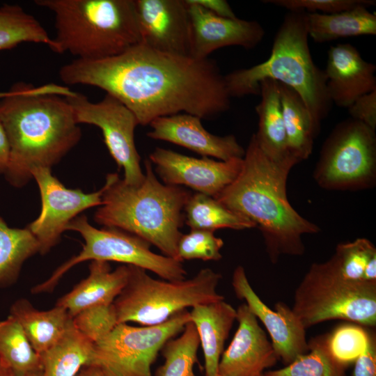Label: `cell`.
<instances>
[{"mask_svg":"<svg viewBox=\"0 0 376 376\" xmlns=\"http://www.w3.org/2000/svg\"><path fill=\"white\" fill-rule=\"evenodd\" d=\"M58 74L65 84L104 90L143 126L181 112L210 119L230 107L224 75L214 61L166 54L141 43L109 58H75Z\"/></svg>","mask_w":376,"mask_h":376,"instance_id":"obj_1","label":"cell"},{"mask_svg":"<svg viewBox=\"0 0 376 376\" xmlns=\"http://www.w3.org/2000/svg\"><path fill=\"white\" fill-rule=\"evenodd\" d=\"M75 91L49 84L34 86L18 82L0 99V123L10 146L4 173L21 188L39 167L51 169L79 141L81 131L65 97Z\"/></svg>","mask_w":376,"mask_h":376,"instance_id":"obj_2","label":"cell"},{"mask_svg":"<svg viewBox=\"0 0 376 376\" xmlns=\"http://www.w3.org/2000/svg\"><path fill=\"white\" fill-rule=\"evenodd\" d=\"M298 162L292 158L275 161L251 136L235 179L214 198L251 221L264 239L267 256L276 263L283 255L305 252L304 235L320 231L318 225L299 214L287 196V180Z\"/></svg>","mask_w":376,"mask_h":376,"instance_id":"obj_3","label":"cell"},{"mask_svg":"<svg viewBox=\"0 0 376 376\" xmlns=\"http://www.w3.org/2000/svg\"><path fill=\"white\" fill-rule=\"evenodd\" d=\"M144 164V178L137 186L126 184L116 173L107 174L102 205L95 212L94 220L104 227L136 235L155 246L164 256L178 260L184 207L191 193L162 183L151 162L146 159Z\"/></svg>","mask_w":376,"mask_h":376,"instance_id":"obj_4","label":"cell"},{"mask_svg":"<svg viewBox=\"0 0 376 376\" xmlns=\"http://www.w3.org/2000/svg\"><path fill=\"white\" fill-rule=\"evenodd\" d=\"M307 13L288 11L274 38L269 56L249 68L224 75L230 97L260 95V83L272 79L295 90L303 100L315 127L329 115L330 100L324 70L313 61L308 45Z\"/></svg>","mask_w":376,"mask_h":376,"instance_id":"obj_5","label":"cell"},{"mask_svg":"<svg viewBox=\"0 0 376 376\" xmlns=\"http://www.w3.org/2000/svg\"><path fill=\"white\" fill-rule=\"evenodd\" d=\"M54 14L56 52L99 60L141 43L134 0H37Z\"/></svg>","mask_w":376,"mask_h":376,"instance_id":"obj_6","label":"cell"},{"mask_svg":"<svg viewBox=\"0 0 376 376\" xmlns=\"http://www.w3.org/2000/svg\"><path fill=\"white\" fill-rule=\"evenodd\" d=\"M128 267L127 283L113 303L118 324H159L187 308L224 299L217 292L222 276L212 269H202L190 279L168 281L153 279L141 267Z\"/></svg>","mask_w":376,"mask_h":376,"instance_id":"obj_7","label":"cell"},{"mask_svg":"<svg viewBox=\"0 0 376 376\" xmlns=\"http://www.w3.org/2000/svg\"><path fill=\"white\" fill-rule=\"evenodd\" d=\"M293 313L306 329L331 320L376 324V282L347 280L330 258L314 263L295 290Z\"/></svg>","mask_w":376,"mask_h":376,"instance_id":"obj_8","label":"cell"},{"mask_svg":"<svg viewBox=\"0 0 376 376\" xmlns=\"http://www.w3.org/2000/svg\"><path fill=\"white\" fill-rule=\"evenodd\" d=\"M66 230L76 231L81 235L84 240L81 251L58 267L47 280L33 287V293L53 290L68 270L86 260L113 261L133 265L168 281L186 279L187 273L182 262L152 252L151 244L136 235L116 228H96L84 214L73 219Z\"/></svg>","mask_w":376,"mask_h":376,"instance_id":"obj_9","label":"cell"},{"mask_svg":"<svg viewBox=\"0 0 376 376\" xmlns=\"http://www.w3.org/2000/svg\"><path fill=\"white\" fill-rule=\"evenodd\" d=\"M313 178L331 191H360L376 183L375 130L353 118L338 123L322 144Z\"/></svg>","mask_w":376,"mask_h":376,"instance_id":"obj_10","label":"cell"},{"mask_svg":"<svg viewBox=\"0 0 376 376\" xmlns=\"http://www.w3.org/2000/svg\"><path fill=\"white\" fill-rule=\"evenodd\" d=\"M190 321L189 311L185 310L159 324H118L94 343L89 365L99 367L105 376H153L151 366L158 353Z\"/></svg>","mask_w":376,"mask_h":376,"instance_id":"obj_11","label":"cell"},{"mask_svg":"<svg viewBox=\"0 0 376 376\" xmlns=\"http://www.w3.org/2000/svg\"><path fill=\"white\" fill-rule=\"evenodd\" d=\"M65 97L77 124L93 125L101 130L110 155L118 167L124 170L123 181L129 185H139L144 173L134 143V130L139 125L134 114L117 98L107 93L97 102H92L77 92Z\"/></svg>","mask_w":376,"mask_h":376,"instance_id":"obj_12","label":"cell"},{"mask_svg":"<svg viewBox=\"0 0 376 376\" xmlns=\"http://www.w3.org/2000/svg\"><path fill=\"white\" fill-rule=\"evenodd\" d=\"M31 174L39 188L41 210L26 227L39 243V253L44 255L58 243L68 224L79 214L102 205L103 187L92 193L68 189L52 175L49 168H36Z\"/></svg>","mask_w":376,"mask_h":376,"instance_id":"obj_13","label":"cell"},{"mask_svg":"<svg viewBox=\"0 0 376 376\" xmlns=\"http://www.w3.org/2000/svg\"><path fill=\"white\" fill-rule=\"evenodd\" d=\"M149 160L155 165V171L164 184L184 185L197 193L215 197L235 179L243 158L217 161L156 148L150 154Z\"/></svg>","mask_w":376,"mask_h":376,"instance_id":"obj_14","label":"cell"},{"mask_svg":"<svg viewBox=\"0 0 376 376\" xmlns=\"http://www.w3.org/2000/svg\"><path fill=\"white\" fill-rule=\"evenodd\" d=\"M232 286L237 298L245 301L266 328L279 360L287 366L309 351L306 329L292 308L281 301L275 304V310L267 306L252 288L241 265L233 271Z\"/></svg>","mask_w":376,"mask_h":376,"instance_id":"obj_15","label":"cell"},{"mask_svg":"<svg viewBox=\"0 0 376 376\" xmlns=\"http://www.w3.org/2000/svg\"><path fill=\"white\" fill-rule=\"evenodd\" d=\"M134 3L141 44L166 54L190 56L191 23L186 0H134Z\"/></svg>","mask_w":376,"mask_h":376,"instance_id":"obj_16","label":"cell"},{"mask_svg":"<svg viewBox=\"0 0 376 376\" xmlns=\"http://www.w3.org/2000/svg\"><path fill=\"white\" fill-rule=\"evenodd\" d=\"M186 1L191 23L190 56L194 58H207L214 51L229 46L253 49L265 36L264 28L256 20L219 17L192 0Z\"/></svg>","mask_w":376,"mask_h":376,"instance_id":"obj_17","label":"cell"},{"mask_svg":"<svg viewBox=\"0 0 376 376\" xmlns=\"http://www.w3.org/2000/svg\"><path fill=\"white\" fill-rule=\"evenodd\" d=\"M238 327L218 367L221 376H260L279 358L257 318L244 303L236 309Z\"/></svg>","mask_w":376,"mask_h":376,"instance_id":"obj_18","label":"cell"},{"mask_svg":"<svg viewBox=\"0 0 376 376\" xmlns=\"http://www.w3.org/2000/svg\"><path fill=\"white\" fill-rule=\"evenodd\" d=\"M149 125V138L182 146L203 157L228 161L243 158L245 154V149L234 135L221 136L211 134L196 116L180 113L157 118Z\"/></svg>","mask_w":376,"mask_h":376,"instance_id":"obj_19","label":"cell"},{"mask_svg":"<svg viewBox=\"0 0 376 376\" xmlns=\"http://www.w3.org/2000/svg\"><path fill=\"white\" fill-rule=\"evenodd\" d=\"M327 87L333 104L347 108L376 90V65L365 61L351 44L331 46L327 52Z\"/></svg>","mask_w":376,"mask_h":376,"instance_id":"obj_20","label":"cell"},{"mask_svg":"<svg viewBox=\"0 0 376 376\" xmlns=\"http://www.w3.org/2000/svg\"><path fill=\"white\" fill-rule=\"evenodd\" d=\"M128 276L127 265L112 270L109 262L92 260L88 276L61 297L56 305L65 308L73 318L86 308L113 304L126 285Z\"/></svg>","mask_w":376,"mask_h":376,"instance_id":"obj_21","label":"cell"},{"mask_svg":"<svg viewBox=\"0 0 376 376\" xmlns=\"http://www.w3.org/2000/svg\"><path fill=\"white\" fill-rule=\"evenodd\" d=\"M189 315L203 350L205 376H215L225 341L236 320V309L224 299L195 306Z\"/></svg>","mask_w":376,"mask_h":376,"instance_id":"obj_22","label":"cell"},{"mask_svg":"<svg viewBox=\"0 0 376 376\" xmlns=\"http://www.w3.org/2000/svg\"><path fill=\"white\" fill-rule=\"evenodd\" d=\"M260 95V100L255 108L258 128L254 135L258 146L275 161L294 159L288 150L278 81L272 79L261 81Z\"/></svg>","mask_w":376,"mask_h":376,"instance_id":"obj_23","label":"cell"},{"mask_svg":"<svg viewBox=\"0 0 376 376\" xmlns=\"http://www.w3.org/2000/svg\"><path fill=\"white\" fill-rule=\"evenodd\" d=\"M10 315L22 326L34 350L40 354L52 346L72 323V317L62 306L39 311L26 299L14 302Z\"/></svg>","mask_w":376,"mask_h":376,"instance_id":"obj_24","label":"cell"},{"mask_svg":"<svg viewBox=\"0 0 376 376\" xmlns=\"http://www.w3.org/2000/svg\"><path fill=\"white\" fill-rule=\"evenodd\" d=\"M278 83L288 150L299 163L311 155L320 130L300 95L292 88Z\"/></svg>","mask_w":376,"mask_h":376,"instance_id":"obj_25","label":"cell"},{"mask_svg":"<svg viewBox=\"0 0 376 376\" xmlns=\"http://www.w3.org/2000/svg\"><path fill=\"white\" fill-rule=\"evenodd\" d=\"M308 37L324 43L340 38L376 35V15L365 6L335 13H307Z\"/></svg>","mask_w":376,"mask_h":376,"instance_id":"obj_26","label":"cell"},{"mask_svg":"<svg viewBox=\"0 0 376 376\" xmlns=\"http://www.w3.org/2000/svg\"><path fill=\"white\" fill-rule=\"evenodd\" d=\"M94 343L79 331L72 323L49 349L39 354L42 376H76L81 368L89 365Z\"/></svg>","mask_w":376,"mask_h":376,"instance_id":"obj_27","label":"cell"},{"mask_svg":"<svg viewBox=\"0 0 376 376\" xmlns=\"http://www.w3.org/2000/svg\"><path fill=\"white\" fill-rule=\"evenodd\" d=\"M0 366L13 376H42L40 356L11 315L0 321Z\"/></svg>","mask_w":376,"mask_h":376,"instance_id":"obj_28","label":"cell"},{"mask_svg":"<svg viewBox=\"0 0 376 376\" xmlns=\"http://www.w3.org/2000/svg\"><path fill=\"white\" fill-rule=\"evenodd\" d=\"M185 223L191 229L210 231L220 228L244 230L256 228L246 217L228 209L216 198L201 193L191 194L184 207Z\"/></svg>","mask_w":376,"mask_h":376,"instance_id":"obj_29","label":"cell"},{"mask_svg":"<svg viewBox=\"0 0 376 376\" xmlns=\"http://www.w3.org/2000/svg\"><path fill=\"white\" fill-rule=\"evenodd\" d=\"M39 251V243L27 227L10 228L0 217V288L15 283L24 262Z\"/></svg>","mask_w":376,"mask_h":376,"instance_id":"obj_30","label":"cell"},{"mask_svg":"<svg viewBox=\"0 0 376 376\" xmlns=\"http://www.w3.org/2000/svg\"><path fill=\"white\" fill-rule=\"evenodd\" d=\"M23 42L41 43L56 52V45L41 24L17 5L0 8V51Z\"/></svg>","mask_w":376,"mask_h":376,"instance_id":"obj_31","label":"cell"},{"mask_svg":"<svg viewBox=\"0 0 376 376\" xmlns=\"http://www.w3.org/2000/svg\"><path fill=\"white\" fill-rule=\"evenodd\" d=\"M309 351L298 357L284 368L269 370L264 376H345L347 366L337 361L331 354L326 335L312 338Z\"/></svg>","mask_w":376,"mask_h":376,"instance_id":"obj_32","label":"cell"},{"mask_svg":"<svg viewBox=\"0 0 376 376\" xmlns=\"http://www.w3.org/2000/svg\"><path fill=\"white\" fill-rule=\"evenodd\" d=\"M181 333L168 340L161 350L164 362L155 376H196L194 367L200 345L198 333L191 321Z\"/></svg>","mask_w":376,"mask_h":376,"instance_id":"obj_33","label":"cell"},{"mask_svg":"<svg viewBox=\"0 0 376 376\" xmlns=\"http://www.w3.org/2000/svg\"><path fill=\"white\" fill-rule=\"evenodd\" d=\"M369 331L359 324H345L326 334V343L332 357L348 367L354 363L365 350Z\"/></svg>","mask_w":376,"mask_h":376,"instance_id":"obj_34","label":"cell"},{"mask_svg":"<svg viewBox=\"0 0 376 376\" xmlns=\"http://www.w3.org/2000/svg\"><path fill=\"white\" fill-rule=\"evenodd\" d=\"M224 244L223 240L216 237L213 231L191 229L189 233L182 234L178 241V259L182 263L193 259L217 261L222 258L220 251Z\"/></svg>","mask_w":376,"mask_h":376,"instance_id":"obj_35","label":"cell"},{"mask_svg":"<svg viewBox=\"0 0 376 376\" xmlns=\"http://www.w3.org/2000/svg\"><path fill=\"white\" fill-rule=\"evenodd\" d=\"M72 321L75 327L94 343L118 324L113 304L86 308L75 315Z\"/></svg>","mask_w":376,"mask_h":376,"instance_id":"obj_36","label":"cell"},{"mask_svg":"<svg viewBox=\"0 0 376 376\" xmlns=\"http://www.w3.org/2000/svg\"><path fill=\"white\" fill-rule=\"evenodd\" d=\"M288 11L303 10L308 13L330 14L348 10L359 6L367 8L375 5V0H265Z\"/></svg>","mask_w":376,"mask_h":376,"instance_id":"obj_37","label":"cell"},{"mask_svg":"<svg viewBox=\"0 0 376 376\" xmlns=\"http://www.w3.org/2000/svg\"><path fill=\"white\" fill-rule=\"evenodd\" d=\"M350 118L376 129V90L357 98L347 107Z\"/></svg>","mask_w":376,"mask_h":376,"instance_id":"obj_38","label":"cell"},{"mask_svg":"<svg viewBox=\"0 0 376 376\" xmlns=\"http://www.w3.org/2000/svg\"><path fill=\"white\" fill-rule=\"evenodd\" d=\"M354 363L353 376H376V338L373 333H369L367 346Z\"/></svg>","mask_w":376,"mask_h":376,"instance_id":"obj_39","label":"cell"},{"mask_svg":"<svg viewBox=\"0 0 376 376\" xmlns=\"http://www.w3.org/2000/svg\"><path fill=\"white\" fill-rule=\"evenodd\" d=\"M192 1L219 17L237 18L232 8L225 0H192Z\"/></svg>","mask_w":376,"mask_h":376,"instance_id":"obj_40","label":"cell"},{"mask_svg":"<svg viewBox=\"0 0 376 376\" xmlns=\"http://www.w3.org/2000/svg\"><path fill=\"white\" fill-rule=\"evenodd\" d=\"M10 159V146L6 131L0 123V174L5 173Z\"/></svg>","mask_w":376,"mask_h":376,"instance_id":"obj_41","label":"cell"},{"mask_svg":"<svg viewBox=\"0 0 376 376\" xmlns=\"http://www.w3.org/2000/svg\"><path fill=\"white\" fill-rule=\"evenodd\" d=\"M76 376H105V375L95 365H85L81 368Z\"/></svg>","mask_w":376,"mask_h":376,"instance_id":"obj_42","label":"cell"},{"mask_svg":"<svg viewBox=\"0 0 376 376\" xmlns=\"http://www.w3.org/2000/svg\"><path fill=\"white\" fill-rule=\"evenodd\" d=\"M0 376H13V375L0 366Z\"/></svg>","mask_w":376,"mask_h":376,"instance_id":"obj_43","label":"cell"},{"mask_svg":"<svg viewBox=\"0 0 376 376\" xmlns=\"http://www.w3.org/2000/svg\"><path fill=\"white\" fill-rule=\"evenodd\" d=\"M3 97V93H0V98Z\"/></svg>","mask_w":376,"mask_h":376,"instance_id":"obj_44","label":"cell"},{"mask_svg":"<svg viewBox=\"0 0 376 376\" xmlns=\"http://www.w3.org/2000/svg\"><path fill=\"white\" fill-rule=\"evenodd\" d=\"M215 376H221V375H220L218 373V374H217V375H215Z\"/></svg>","mask_w":376,"mask_h":376,"instance_id":"obj_45","label":"cell"},{"mask_svg":"<svg viewBox=\"0 0 376 376\" xmlns=\"http://www.w3.org/2000/svg\"><path fill=\"white\" fill-rule=\"evenodd\" d=\"M260 376H264V375H263H263H260Z\"/></svg>","mask_w":376,"mask_h":376,"instance_id":"obj_46","label":"cell"}]
</instances>
